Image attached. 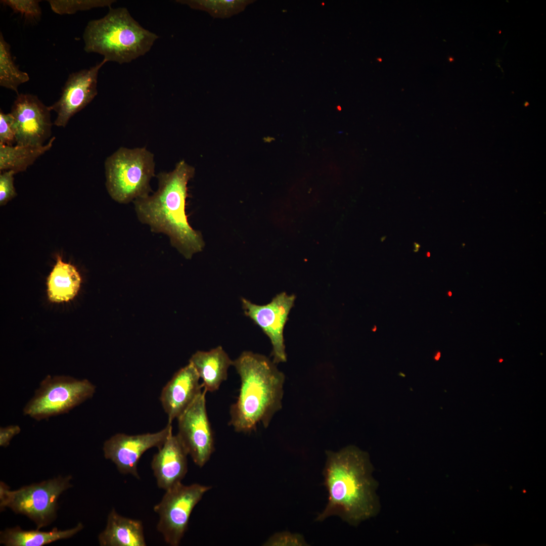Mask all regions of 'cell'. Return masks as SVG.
I'll list each match as a JSON object with an SVG mask.
<instances>
[{
  "instance_id": "6da1fadb",
  "label": "cell",
  "mask_w": 546,
  "mask_h": 546,
  "mask_svg": "<svg viewBox=\"0 0 546 546\" xmlns=\"http://www.w3.org/2000/svg\"><path fill=\"white\" fill-rule=\"evenodd\" d=\"M326 456L323 476L328 502L315 520L338 516L356 525L374 516L378 508L376 483L367 454L350 446L336 452L327 451Z\"/></svg>"
},
{
  "instance_id": "7a4b0ae2",
  "label": "cell",
  "mask_w": 546,
  "mask_h": 546,
  "mask_svg": "<svg viewBox=\"0 0 546 546\" xmlns=\"http://www.w3.org/2000/svg\"><path fill=\"white\" fill-rule=\"evenodd\" d=\"M194 173L193 167L180 161L172 171L157 175L156 192L133 201L139 221L152 232L166 235L172 246L187 259L204 247L201 233L191 227L186 213L187 185Z\"/></svg>"
},
{
  "instance_id": "3957f363",
  "label": "cell",
  "mask_w": 546,
  "mask_h": 546,
  "mask_svg": "<svg viewBox=\"0 0 546 546\" xmlns=\"http://www.w3.org/2000/svg\"><path fill=\"white\" fill-rule=\"evenodd\" d=\"M241 385L230 410L229 425L238 432H251L261 423L267 428L282 406L285 377L272 361L252 351L233 360Z\"/></svg>"
},
{
  "instance_id": "277c9868",
  "label": "cell",
  "mask_w": 546,
  "mask_h": 546,
  "mask_svg": "<svg viewBox=\"0 0 546 546\" xmlns=\"http://www.w3.org/2000/svg\"><path fill=\"white\" fill-rule=\"evenodd\" d=\"M82 38L86 52L122 64L145 55L158 36L143 27L126 8L120 7L110 8L103 17L89 21Z\"/></svg>"
},
{
  "instance_id": "5b68a950",
  "label": "cell",
  "mask_w": 546,
  "mask_h": 546,
  "mask_svg": "<svg viewBox=\"0 0 546 546\" xmlns=\"http://www.w3.org/2000/svg\"><path fill=\"white\" fill-rule=\"evenodd\" d=\"M105 168L107 191L117 202L127 204L152 191L154 156L145 148H120L106 159Z\"/></svg>"
},
{
  "instance_id": "8992f818",
  "label": "cell",
  "mask_w": 546,
  "mask_h": 546,
  "mask_svg": "<svg viewBox=\"0 0 546 546\" xmlns=\"http://www.w3.org/2000/svg\"><path fill=\"white\" fill-rule=\"evenodd\" d=\"M71 478L70 475L60 476L15 490H11L1 482V509L7 507L16 513L26 516L39 529L55 519L58 499L62 493L72 486Z\"/></svg>"
},
{
  "instance_id": "52a82bcc",
  "label": "cell",
  "mask_w": 546,
  "mask_h": 546,
  "mask_svg": "<svg viewBox=\"0 0 546 546\" xmlns=\"http://www.w3.org/2000/svg\"><path fill=\"white\" fill-rule=\"evenodd\" d=\"M96 386L87 379L48 376L23 410L24 415L41 421L68 413L92 398Z\"/></svg>"
},
{
  "instance_id": "ba28073f",
  "label": "cell",
  "mask_w": 546,
  "mask_h": 546,
  "mask_svg": "<svg viewBox=\"0 0 546 546\" xmlns=\"http://www.w3.org/2000/svg\"><path fill=\"white\" fill-rule=\"evenodd\" d=\"M211 488L197 483L185 485L180 483L165 490L154 510L159 516L157 529L168 544L179 545L194 508Z\"/></svg>"
},
{
  "instance_id": "9c48e42d",
  "label": "cell",
  "mask_w": 546,
  "mask_h": 546,
  "mask_svg": "<svg viewBox=\"0 0 546 546\" xmlns=\"http://www.w3.org/2000/svg\"><path fill=\"white\" fill-rule=\"evenodd\" d=\"M296 296L281 292L265 305L254 304L241 298L244 314L259 326L269 338L272 346L271 355L275 364L287 361L284 329Z\"/></svg>"
},
{
  "instance_id": "30bf717a",
  "label": "cell",
  "mask_w": 546,
  "mask_h": 546,
  "mask_svg": "<svg viewBox=\"0 0 546 546\" xmlns=\"http://www.w3.org/2000/svg\"><path fill=\"white\" fill-rule=\"evenodd\" d=\"M204 390L177 418V436L188 454L199 467H203L214 450L213 431L206 405Z\"/></svg>"
},
{
  "instance_id": "8fae6325",
  "label": "cell",
  "mask_w": 546,
  "mask_h": 546,
  "mask_svg": "<svg viewBox=\"0 0 546 546\" xmlns=\"http://www.w3.org/2000/svg\"><path fill=\"white\" fill-rule=\"evenodd\" d=\"M172 433V427L168 423L164 429L153 433L134 435L117 433L104 443V455L121 473L140 479L138 464L142 456L151 448H159Z\"/></svg>"
},
{
  "instance_id": "7c38bea8",
  "label": "cell",
  "mask_w": 546,
  "mask_h": 546,
  "mask_svg": "<svg viewBox=\"0 0 546 546\" xmlns=\"http://www.w3.org/2000/svg\"><path fill=\"white\" fill-rule=\"evenodd\" d=\"M51 111L35 95H17L10 112L15 120L16 145H43L51 135Z\"/></svg>"
},
{
  "instance_id": "4fadbf2b",
  "label": "cell",
  "mask_w": 546,
  "mask_h": 546,
  "mask_svg": "<svg viewBox=\"0 0 546 546\" xmlns=\"http://www.w3.org/2000/svg\"><path fill=\"white\" fill-rule=\"evenodd\" d=\"M108 61H102L88 69L69 75L60 98L50 106L57 113L54 124L65 127L70 119L84 108L98 94L97 82L100 69Z\"/></svg>"
},
{
  "instance_id": "5bb4252c",
  "label": "cell",
  "mask_w": 546,
  "mask_h": 546,
  "mask_svg": "<svg viewBox=\"0 0 546 546\" xmlns=\"http://www.w3.org/2000/svg\"><path fill=\"white\" fill-rule=\"evenodd\" d=\"M190 362L174 374L162 390L160 400L168 416V423L177 419L202 392L203 386Z\"/></svg>"
},
{
  "instance_id": "9a60e30c",
  "label": "cell",
  "mask_w": 546,
  "mask_h": 546,
  "mask_svg": "<svg viewBox=\"0 0 546 546\" xmlns=\"http://www.w3.org/2000/svg\"><path fill=\"white\" fill-rule=\"evenodd\" d=\"M188 455L177 435L172 433L158 448L151 464L159 488L166 490L181 483L188 471Z\"/></svg>"
},
{
  "instance_id": "2e32d148",
  "label": "cell",
  "mask_w": 546,
  "mask_h": 546,
  "mask_svg": "<svg viewBox=\"0 0 546 546\" xmlns=\"http://www.w3.org/2000/svg\"><path fill=\"white\" fill-rule=\"evenodd\" d=\"M196 370L204 390L206 392L217 390L228 378V371L233 366L232 360L220 346L208 351H197L190 358Z\"/></svg>"
},
{
  "instance_id": "e0dca14e",
  "label": "cell",
  "mask_w": 546,
  "mask_h": 546,
  "mask_svg": "<svg viewBox=\"0 0 546 546\" xmlns=\"http://www.w3.org/2000/svg\"><path fill=\"white\" fill-rule=\"evenodd\" d=\"M101 546H146L141 521L123 517L113 509L105 529L99 535Z\"/></svg>"
},
{
  "instance_id": "ac0fdd59",
  "label": "cell",
  "mask_w": 546,
  "mask_h": 546,
  "mask_svg": "<svg viewBox=\"0 0 546 546\" xmlns=\"http://www.w3.org/2000/svg\"><path fill=\"white\" fill-rule=\"evenodd\" d=\"M83 528L81 523L71 529L60 530L55 527L50 531L24 530L16 526L1 531L0 542L6 546H42L72 537Z\"/></svg>"
},
{
  "instance_id": "d6986e66",
  "label": "cell",
  "mask_w": 546,
  "mask_h": 546,
  "mask_svg": "<svg viewBox=\"0 0 546 546\" xmlns=\"http://www.w3.org/2000/svg\"><path fill=\"white\" fill-rule=\"evenodd\" d=\"M81 284V277L72 264L62 260L59 255L47 281L48 293L52 302H61L73 299Z\"/></svg>"
},
{
  "instance_id": "ffe728a7",
  "label": "cell",
  "mask_w": 546,
  "mask_h": 546,
  "mask_svg": "<svg viewBox=\"0 0 546 546\" xmlns=\"http://www.w3.org/2000/svg\"><path fill=\"white\" fill-rule=\"evenodd\" d=\"M55 137L47 144L39 146L0 144L1 172L12 170L15 173L25 171L41 155L50 150Z\"/></svg>"
},
{
  "instance_id": "44dd1931",
  "label": "cell",
  "mask_w": 546,
  "mask_h": 546,
  "mask_svg": "<svg viewBox=\"0 0 546 546\" xmlns=\"http://www.w3.org/2000/svg\"><path fill=\"white\" fill-rule=\"evenodd\" d=\"M30 79L27 73L20 70L12 56L11 46L0 33V85L19 94L20 85Z\"/></svg>"
},
{
  "instance_id": "7402d4cb",
  "label": "cell",
  "mask_w": 546,
  "mask_h": 546,
  "mask_svg": "<svg viewBox=\"0 0 546 546\" xmlns=\"http://www.w3.org/2000/svg\"><path fill=\"white\" fill-rule=\"evenodd\" d=\"M195 9L209 12L213 17H228L240 12L250 3L247 1H178Z\"/></svg>"
},
{
  "instance_id": "603a6c76",
  "label": "cell",
  "mask_w": 546,
  "mask_h": 546,
  "mask_svg": "<svg viewBox=\"0 0 546 546\" xmlns=\"http://www.w3.org/2000/svg\"><path fill=\"white\" fill-rule=\"evenodd\" d=\"M51 10L59 15L73 14L78 11L94 8L109 7L115 2L114 0H50Z\"/></svg>"
},
{
  "instance_id": "cb8c5ba5",
  "label": "cell",
  "mask_w": 546,
  "mask_h": 546,
  "mask_svg": "<svg viewBox=\"0 0 546 546\" xmlns=\"http://www.w3.org/2000/svg\"><path fill=\"white\" fill-rule=\"evenodd\" d=\"M40 1L2 0L1 3L10 8L14 13H19L26 19L37 20L41 15Z\"/></svg>"
},
{
  "instance_id": "d4e9b609",
  "label": "cell",
  "mask_w": 546,
  "mask_h": 546,
  "mask_svg": "<svg viewBox=\"0 0 546 546\" xmlns=\"http://www.w3.org/2000/svg\"><path fill=\"white\" fill-rule=\"evenodd\" d=\"M263 545L305 546L308 545V544L302 535L284 531L274 534L264 543Z\"/></svg>"
},
{
  "instance_id": "484cf974",
  "label": "cell",
  "mask_w": 546,
  "mask_h": 546,
  "mask_svg": "<svg viewBox=\"0 0 546 546\" xmlns=\"http://www.w3.org/2000/svg\"><path fill=\"white\" fill-rule=\"evenodd\" d=\"M16 143L15 120L11 113L0 112V144L13 146Z\"/></svg>"
},
{
  "instance_id": "4316f807",
  "label": "cell",
  "mask_w": 546,
  "mask_h": 546,
  "mask_svg": "<svg viewBox=\"0 0 546 546\" xmlns=\"http://www.w3.org/2000/svg\"><path fill=\"white\" fill-rule=\"evenodd\" d=\"M12 170L3 171L0 174V205H6L17 195L14 185V175Z\"/></svg>"
},
{
  "instance_id": "83f0119b",
  "label": "cell",
  "mask_w": 546,
  "mask_h": 546,
  "mask_svg": "<svg viewBox=\"0 0 546 546\" xmlns=\"http://www.w3.org/2000/svg\"><path fill=\"white\" fill-rule=\"evenodd\" d=\"M21 428L18 425H11L0 428V446L7 447L12 438L18 434Z\"/></svg>"
},
{
  "instance_id": "f1b7e54d",
  "label": "cell",
  "mask_w": 546,
  "mask_h": 546,
  "mask_svg": "<svg viewBox=\"0 0 546 546\" xmlns=\"http://www.w3.org/2000/svg\"><path fill=\"white\" fill-rule=\"evenodd\" d=\"M440 356V353L439 352L437 353V355L435 357V359L437 360H438Z\"/></svg>"
},
{
  "instance_id": "f546056e",
  "label": "cell",
  "mask_w": 546,
  "mask_h": 546,
  "mask_svg": "<svg viewBox=\"0 0 546 546\" xmlns=\"http://www.w3.org/2000/svg\"><path fill=\"white\" fill-rule=\"evenodd\" d=\"M451 294H452L451 292L449 291V292H448V295H449V296H451Z\"/></svg>"
},
{
  "instance_id": "4dcf8cb0",
  "label": "cell",
  "mask_w": 546,
  "mask_h": 546,
  "mask_svg": "<svg viewBox=\"0 0 546 546\" xmlns=\"http://www.w3.org/2000/svg\"><path fill=\"white\" fill-rule=\"evenodd\" d=\"M502 361H503V359H500L499 360V362H502Z\"/></svg>"
}]
</instances>
